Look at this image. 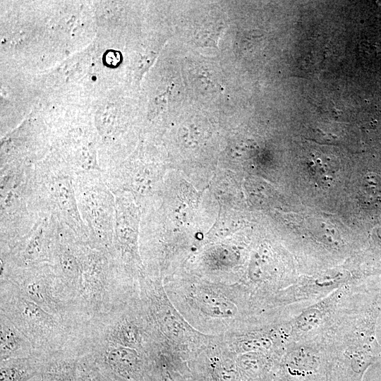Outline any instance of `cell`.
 Returning <instances> with one entry per match:
<instances>
[{"mask_svg": "<svg viewBox=\"0 0 381 381\" xmlns=\"http://www.w3.org/2000/svg\"><path fill=\"white\" fill-rule=\"evenodd\" d=\"M0 250L12 248L40 219L35 195V164H1Z\"/></svg>", "mask_w": 381, "mask_h": 381, "instance_id": "obj_5", "label": "cell"}, {"mask_svg": "<svg viewBox=\"0 0 381 381\" xmlns=\"http://www.w3.org/2000/svg\"><path fill=\"white\" fill-rule=\"evenodd\" d=\"M75 189L78 210L87 229V245L113 255L115 196L102 172L75 174Z\"/></svg>", "mask_w": 381, "mask_h": 381, "instance_id": "obj_8", "label": "cell"}, {"mask_svg": "<svg viewBox=\"0 0 381 381\" xmlns=\"http://www.w3.org/2000/svg\"><path fill=\"white\" fill-rule=\"evenodd\" d=\"M75 173L64 160L49 157L35 164V188L40 215L51 217L61 232L80 243H89L75 189Z\"/></svg>", "mask_w": 381, "mask_h": 381, "instance_id": "obj_4", "label": "cell"}, {"mask_svg": "<svg viewBox=\"0 0 381 381\" xmlns=\"http://www.w3.org/2000/svg\"><path fill=\"white\" fill-rule=\"evenodd\" d=\"M0 315L8 319L39 352L82 356L87 325L76 326L43 310L11 283L0 282Z\"/></svg>", "mask_w": 381, "mask_h": 381, "instance_id": "obj_2", "label": "cell"}, {"mask_svg": "<svg viewBox=\"0 0 381 381\" xmlns=\"http://www.w3.org/2000/svg\"><path fill=\"white\" fill-rule=\"evenodd\" d=\"M278 362L274 356L246 352L236 356V365L242 381H271Z\"/></svg>", "mask_w": 381, "mask_h": 381, "instance_id": "obj_17", "label": "cell"}, {"mask_svg": "<svg viewBox=\"0 0 381 381\" xmlns=\"http://www.w3.org/2000/svg\"><path fill=\"white\" fill-rule=\"evenodd\" d=\"M115 196V220L113 236V258L133 279L145 274L137 242L138 210L123 190Z\"/></svg>", "mask_w": 381, "mask_h": 381, "instance_id": "obj_10", "label": "cell"}, {"mask_svg": "<svg viewBox=\"0 0 381 381\" xmlns=\"http://www.w3.org/2000/svg\"><path fill=\"white\" fill-rule=\"evenodd\" d=\"M75 381H107L102 371L89 354L78 358Z\"/></svg>", "mask_w": 381, "mask_h": 381, "instance_id": "obj_20", "label": "cell"}, {"mask_svg": "<svg viewBox=\"0 0 381 381\" xmlns=\"http://www.w3.org/2000/svg\"><path fill=\"white\" fill-rule=\"evenodd\" d=\"M72 241L61 231L52 265L56 276V284L61 297L78 308L77 302L81 289L82 272Z\"/></svg>", "mask_w": 381, "mask_h": 381, "instance_id": "obj_14", "label": "cell"}, {"mask_svg": "<svg viewBox=\"0 0 381 381\" xmlns=\"http://www.w3.org/2000/svg\"><path fill=\"white\" fill-rule=\"evenodd\" d=\"M102 374L104 375L107 381H131V380L122 379L121 377H116L111 374L104 373H102Z\"/></svg>", "mask_w": 381, "mask_h": 381, "instance_id": "obj_21", "label": "cell"}, {"mask_svg": "<svg viewBox=\"0 0 381 381\" xmlns=\"http://www.w3.org/2000/svg\"><path fill=\"white\" fill-rule=\"evenodd\" d=\"M60 235L58 224L49 216H42L12 248L0 250L1 263L23 268L52 264Z\"/></svg>", "mask_w": 381, "mask_h": 381, "instance_id": "obj_11", "label": "cell"}, {"mask_svg": "<svg viewBox=\"0 0 381 381\" xmlns=\"http://www.w3.org/2000/svg\"><path fill=\"white\" fill-rule=\"evenodd\" d=\"M37 352L28 338L8 319L0 315V361L28 357Z\"/></svg>", "mask_w": 381, "mask_h": 381, "instance_id": "obj_18", "label": "cell"}, {"mask_svg": "<svg viewBox=\"0 0 381 381\" xmlns=\"http://www.w3.org/2000/svg\"><path fill=\"white\" fill-rule=\"evenodd\" d=\"M3 282L11 283L23 296L43 310L72 325L84 326L89 322L77 306L61 297L52 264L23 268L1 263V282Z\"/></svg>", "mask_w": 381, "mask_h": 381, "instance_id": "obj_9", "label": "cell"}, {"mask_svg": "<svg viewBox=\"0 0 381 381\" xmlns=\"http://www.w3.org/2000/svg\"><path fill=\"white\" fill-rule=\"evenodd\" d=\"M85 354L89 353L100 370L124 380L145 381L147 356L140 351L102 341L88 340Z\"/></svg>", "mask_w": 381, "mask_h": 381, "instance_id": "obj_12", "label": "cell"}, {"mask_svg": "<svg viewBox=\"0 0 381 381\" xmlns=\"http://www.w3.org/2000/svg\"><path fill=\"white\" fill-rule=\"evenodd\" d=\"M146 356L145 381H193L188 361L170 347L157 343Z\"/></svg>", "mask_w": 381, "mask_h": 381, "instance_id": "obj_15", "label": "cell"}, {"mask_svg": "<svg viewBox=\"0 0 381 381\" xmlns=\"http://www.w3.org/2000/svg\"><path fill=\"white\" fill-rule=\"evenodd\" d=\"M170 300L197 330L222 335L250 318L252 303L237 284L193 279L163 282Z\"/></svg>", "mask_w": 381, "mask_h": 381, "instance_id": "obj_1", "label": "cell"}, {"mask_svg": "<svg viewBox=\"0 0 381 381\" xmlns=\"http://www.w3.org/2000/svg\"><path fill=\"white\" fill-rule=\"evenodd\" d=\"M72 245L82 272L77 303L87 320L108 313L140 294L139 282L128 276L109 252L74 241Z\"/></svg>", "mask_w": 381, "mask_h": 381, "instance_id": "obj_3", "label": "cell"}, {"mask_svg": "<svg viewBox=\"0 0 381 381\" xmlns=\"http://www.w3.org/2000/svg\"><path fill=\"white\" fill-rule=\"evenodd\" d=\"M87 340L121 345L145 355L159 343L140 294L111 312L91 319L85 332Z\"/></svg>", "mask_w": 381, "mask_h": 381, "instance_id": "obj_7", "label": "cell"}, {"mask_svg": "<svg viewBox=\"0 0 381 381\" xmlns=\"http://www.w3.org/2000/svg\"><path fill=\"white\" fill-rule=\"evenodd\" d=\"M236 356L222 335L216 336L188 361L193 381H242L237 370Z\"/></svg>", "mask_w": 381, "mask_h": 381, "instance_id": "obj_13", "label": "cell"}, {"mask_svg": "<svg viewBox=\"0 0 381 381\" xmlns=\"http://www.w3.org/2000/svg\"><path fill=\"white\" fill-rule=\"evenodd\" d=\"M140 298L159 341L186 361L210 344L215 335L195 329L175 307L163 280L144 274L139 280Z\"/></svg>", "mask_w": 381, "mask_h": 381, "instance_id": "obj_6", "label": "cell"}, {"mask_svg": "<svg viewBox=\"0 0 381 381\" xmlns=\"http://www.w3.org/2000/svg\"><path fill=\"white\" fill-rule=\"evenodd\" d=\"M78 358L70 353L52 356L43 372L30 381H75Z\"/></svg>", "mask_w": 381, "mask_h": 381, "instance_id": "obj_19", "label": "cell"}, {"mask_svg": "<svg viewBox=\"0 0 381 381\" xmlns=\"http://www.w3.org/2000/svg\"><path fill=\"white\" fill-rule=\"evenodd\" d=\"M40 352L0 361V381H30L44 370L49 358Z\"/></svg>", "mask_w": 381, "mask_h": 381, "instance_id": "obj_16", "label": "cell"}]
</instances>
